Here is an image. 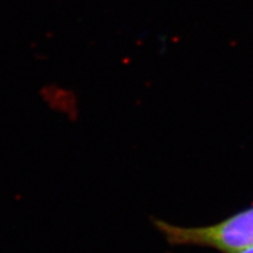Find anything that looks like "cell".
Here are the masks:
<instances>
[{
    "instance_id": "obj_2",
    "label": "cell",
    "mask_w": 253,
    "mask_h": 253,
    "mask_svg": "<svg viewBox=\"0 0 253 253\" xmlns=\"http://www.w3.org/2000/svg\"><path fill=\"white\" fill-rule=\"evenodd\" d=\"M237 253H253V245L250 246V248H248V249H245V250H242V251H239Z\"/></svg>"
},
{
    "instance_id": "obj_1",
    "label": "cell",
    "mask_w": 253,
    "mask_h": 253,
    "mask_svg": "<svg viewBox=\"0 0 253 253\" xmlns=\"http://www.w3.org/2000/svg\"><path fill=\"white\" fill-rule=\"evenodd\" d=\"M154 225L170 245L237 253L253 245V205L211 225L179 226L161 219H155Z\"/></svg>"
}]
</instances>
